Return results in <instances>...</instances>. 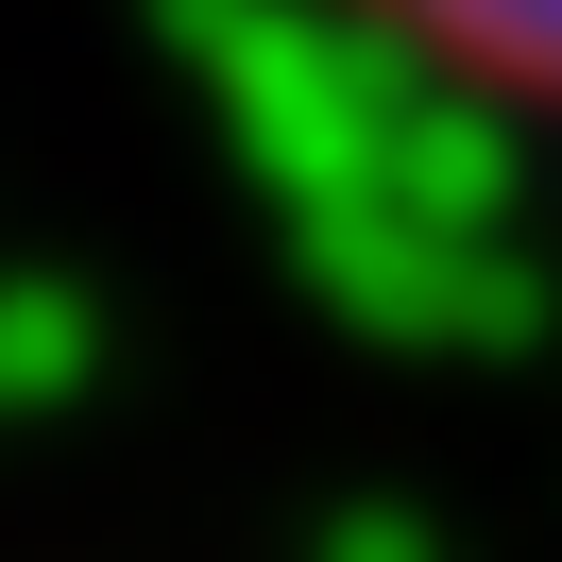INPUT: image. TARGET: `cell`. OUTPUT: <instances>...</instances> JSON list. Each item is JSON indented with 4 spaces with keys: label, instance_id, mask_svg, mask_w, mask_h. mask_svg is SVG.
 Instances as JSON below:
<instances>
[{
    "label": "cell",
    "instance_id": "6da1fadb",
    "mask_svg": "<svg viewBox=\"0 0 562 562\" xmlns=\"http://www.w3.org/2000/svg\"><path fill=\"white\" fill-rule=\"evenodd\" d=\"M392 52H426L443 86H477V103L546 120L562 137V0H358Z\"/></svg>",
    "mask_w": 562,
    "mask_h": 562
}]
</instances>
